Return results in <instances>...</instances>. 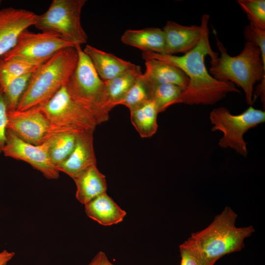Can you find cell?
Returning <instances> with one entry per match:
<instances>
[{"label":"cell","mask_w":265,"mask_h":265,"mask_svg":"<svg viewBox=\"0 0 265 265\" xmlns=\"http://www.w3.org/2000/svg\"><path fill=\"white\" fill-rule=\"evenodd\" d=\"M84 206L86 215L104 226H110L122 222L127 214L106 192Z\"/></svg>","instance_id":"18"},{"label":"cell","mask_w":265,"mask_h":265,"mask_svg":"<svg viewBox=\"0 0 265 265\" xmlns=\"http://www.w3.org/2000/svg\"><path fill=\"white\" fill-rule=\"evenodd\" d=\"M237 2L247 15L250 24L265 30V0H237Z\"/></svg>","instance_id":"27"},{"label":"cell","mask_w":265,"mask_h":265,"mask_svg":"<svg viewBox=\"0 0 265 265\" xmlns=\"http://www.w3.org/2000/svg\"><path fill=\"white\" fill-rule=\"evenodd\" d=\"M39 66L19 58L0 60V88L22 75L34 73Z\"/></svg>","instance_id":"24"},{"label":"cell","mask_w":265,"mask_h":265,"mask_svg":"<svg viewBox=\"0 0 265 265\" xmlns=\"http://www.w3.org/2000/svg\"><path fill=\"white\" fill-rule=\"evenodd\" d=\"M76 184V197L82 204L89 201L106 192L107 184L105 176L93 164L72 178Z\"/></svg>","instance_id":"16"},{"label":"cell","mask_w":265,"mask_h":265,"mask_svg":"<svg viewBox=\"0 0 265 265\" xmlns=\"http://www.w3.org/2000/svg\"><path fill=\"white\" fill-rule=\"evenodd\" d=\"M37 107L53 127L84 131H94L97 125L93 115L71 97L66 85L47 102Z\"/></svg>","instance_id":"8"},{"label":"cell","mask_w":265,"mask_h":265,"mask_svg":"<svg viewBox=\"0 0 265 265\" xmlns=\"http://www.w3.org/2000/svg\"><path fill=\"white\" fill-rule=\"evenodd\" d=\"M216 44L220 52L211 58L209 72L215 79L230 81L243 90L246 101L252 106L254 102V86L265 80V64L260 49L246 41L241 52L237 55H229L213 30Z\"/></svg>","instance_id":"2"},{"label":"cell","mask_w":265,"mask_h":265,"mask_svg":"<svg viewBox=\"0 0 265 265\" xmlns=\"http://www.w3.org/2000/svg\"><path fill=\"white\" fill-rule=\"evenodd\" d=\"M5 157L29 164L49 179H57L59 171L52 161L46 141L39 145L27 143L7 130L5 144L2 150Z\"/></svg>","instance_id":"10"},{"label":"cell","mask_w":265,"mask_h":265,"mask_svg":"<svg viewBox=\"0 0 265 265\" xmlns=\"http://www.w3.org/2000/svg\"><path fill=\"white\" fill-rule=\"evenodd\" d=\"M75 47L63 49L38 67L32 74L16 110H25L40 106L65 85L78 62Z\"/></svg>","instance_id":"3"},{"label":"cell","mask_w":265,"mask_h":265,"mask_svg":"<svg viewBox=\"0 0 265 265\" xmlns=\"http://www.w3.org/2000/svg\"><path fill=\"white\" fill-rule=\"evenodd\" d=\"M142 74L140 66L132 69L118 76L105 81L103 105L106 112L109 111L123 98L137 79Z\"/></svg>","instance_id":"21"},{"label":"cell","mask_w":265,"mask_h":265,"mask_svg":"<svg viewBox=\"0 0 265 265\" xmlns=\"http://www.w3.org/2000/svg\"><path fill=\"white\" fill-rule=\"evenodd\" d=\"M126 45L137 48L143 52L160 54L165 53V40L162 29L149 27L142 29H127L121 37Z\"/></svg>","instance_id":"20"},{"label":"cell","mask_w":265,"mask_h":265,"mask_svg":"<svg viewBox=\"0 0 265 265\" xmlns=\"http://www.w3.org/2000/svg\"><path fill=\"white\" fill-rule=\"evenodd\" d=\"M237 216L226 206L206 228L189 238L211 264L214 265L222 257L240 251L244 247L245 239L255 232L251 225L237 227Z\"/></svg>","instance_id":"4"},{"label":"cell","mask_w":265,"mask_h":265,"mask_svg":"<svg viewBox=\"0 0 265 265\" xmlns=\"http://www.w3.org/2000/svg\"><path fill=\"white\" fill-rule=\"evenodd\" d=\"M81 132L73 129L53 127L45 141L48 144L50 159L56 167L70 156L74 148L78 136Z\"/></svg>","instance_id":"19"},{"label":"cell","mask_w":265,"mask_h":265,"mask_svg":"<svg viewBox=\"0 0 265 265\" xmlns=\"http://www.w3.org/2000/svg\"><path fill=\"white\" fill-rule=\"evenodd\" d=\"M88 265H114L108 259L103 251L99 252Z\"/></svg>","instance_id":"31"},{"label":"cell","mask_w":265,"mask_h":265,"mask_svg":"<svg viewBox=\"0 0 265 265\" xmlns=\"http://www.w3.org/2000/svg\"><path fill=\"white\" fill-rule=\"evenodd\" d=\"M33 73L22 75L14 80L4 89H1L6 100L8 111L17 109L20 100Z\"/></svg>","instance_id":"26"},{"label":"cell","mask_w":265,"mask_h":265,"mask_svg":"<svg viewBox=\"0 0 265 265\" xmlns=\"http://www.w3.org/2000/svg\"><path fill=\"white\" fill-rule=\"evenodd\" d=\"M93 130L80 132L74 148L68 158L57 168L73 178L78 174L93 165L96 164L93 146Z\"/></svg>","instance_id":"14"},{"label":"cell","mask_w":265,"mask_h":265,"mask_svg":"<svg viewBox=\"0 0 265 265\" xmlns=\"http://www.w3.org/2000/svg\"><path fill=\"white\" fill-rule=\"evenodd\" d=\"M210 120L213 125L212 131H219L223 133L218 145L222 148H230L246 157L248 150L244 134L265 122V111L250 106L242 113L234 115L226 107L219 106L211 112Z\"/></svg>","instance_id":"6"},{"label":"cell","mask_w":265,"mask_h":265,"mask_svg":"<svg viewBox=\"0 0 265 265\" xmlns=\"http://www.w3.org/2000/svg\"><path fill=\"white\" fill-rule=\"evenodd\" d=\"M210 16L203 15L200 26L201 38L192 50L181 56L143 52L144 59L154 58L174 65L181 69L187 76L189 82L179 98L178 104L188 105H213L223 99L228 93H240L236 85L230 81L216 80L209 72L205 57H212L218 53L214 52L209 40Z\"/></svg>","instance_id":"1"},{"label":"cell","mask_w":265,"mask_h":265,"mask_svg":"<svg viewBox=\"0 0 265 265\" xmlns=\"http://www.w3.org/2000/svg\"><path fill=\"white\" fill-rule=\"evenodd\" d=\"M14 252L4 250L0 252V265H6L14 256Z\"/></svg>","instance_id":"32"},{"label":"cell","mask_w":265,"mask_h":265,"mask_svg":"<svg viewBox=\"0 0 265 265\" xmlns=\"http://www.w3.org/2000/svg\"></svg>","instance_id":"33"},{"label":"cell","mask_w":265,"mask_h":265,"mask_svg":"<svg viewBox=\"0 0 265 265\" xmlns=\"http://www.w3.org/2000/svg\"><path fill=\"white\" fill-rule=\"evenodd\" d=\"M8 130L23 141L34 145L44 143L53 127L38 107L8 111Z\"/></svg>","instance_id":"11"},{"label":"cell","mask_w":265,"mask_h":265,"mask_svg":"<svg viewBox=\"0 0 265 265\" xmlns=\"http://www.w3.org/2000/svg\"><path fill=\"white\" fill-rule=\"evenodd\" d=\"M243 34L246 41L260 49L263 61L265 64V30L260 29L250 23L245 27Z\"/></svg>","instance_id":"29"},{"label":"cell","mask_w":265,"mask_h":265,"mask_svg":"<svg viewBox=\"0 0 265 265\" xmlns=\"http://www.w3.org/2000/svg\"><path fill=\"white\" fill-rule=\"evenodd\" d=\"M76 48L79 53L78 62L66 88L71 97L88 110L99 125L109 118V113L106 111L103 105L105 81L100 78L90 58L80 46Z\"/></svg>","instance_id":"5"},{"label":"cell","mask_w":265,"mask_h":265,"mask_svg":"<svg viewBox=\"0 0 265 265\" xmlns=\"http://www.w3.org/2000/svg\"><path fill=\"white\" fill-rule=\"evenodd\" d=\"M185 89L173 84L154 85L152 100L155 103L159 113L165 110L170 106L178 104Z\"/></svg>","instance_id":"25"},{"label":"cell","mask_w":265,"mask_h":265,"mask_svg":"<svg viewBox=\"0 0 265 265\" xmlns=\"http://www.w3.org/2000/svg\"><path fill=\"white\" fill-rule=\"evenodd\" d=\"M83 51L90 58L99 76L104 81L110 80L135 66L91 45L86 46Z\"/></svg>","instance_id":"15"},{"label":"cell","mask_w":265,"mask_h":265,"mask_svg":"<svg viewBox=\"0 0 265 265\" xmlns=\"http://www.w3.org/2000/svg\"><path fill=\"white\" fill-rule=\"evenodd\" d=\"M8 110L2 90L0 88V154L5 144L8 130Z\"/></svg>","instance_id":"30"},{"label":"cell","mask_w":265,"mask_h":265,"mask_svg":"<svg viewBox=\"0 0 265 265\" xmlns=\"http://www.w3.org/2000/svg\"><path fill=\"white\" fill-rule=\"evenodd\" d=\"M154 85L140 75L118 105H124L131 111L152 100Z\"/></svg>","instance_id":"23"},{"label":"cell","mask_w":265,"mask_h":265,"mask_svg":"<svg viewBox=\"0 0 265 265\" xmlns=\"http://www.w3.org/2000/svg\"><path fill=\"white\" fill-rule=\"evenodd\" d=\"M144 60L146 70L142 76L153 85L170 83L186 88L188 78L179 68L154 58Z\"/></svg>","instance_id":"17"},{"label":"cell","mask_w":265,"mask_h":265,"mask_svg":"<svg viewBox=\"0 0 265 265\" xmlns=\"http://www.w3.org/2000/svg\"><path fill=\"white\" fill-rule=\"evenodd\" d=\"M38 15L12 7L0 10V59L16 45L21 34L34 26Z\"/></svg>","instance_id":"12"},{"label":"cell","mask_w":265,"mask_h":265,"mask_svg":"<svg viewBox=\"0 0 265 265\" xmlns=\"http://www.w3.org/2000/svg\"><path fill=\"white\" fill-rule=\"evenodd\" d=\"M86 0H53L48 10L38 15L34 26L42 31L53 32L76 47L86 43L80 15Z\"/></svg>","instance_id":"7"},{"label":"cell","mask_w":265,"mask_h":265,"mask_svg":"<svg viewBox=\"0 0 265 265\" xmlns=\"http://www.w3.org/2000/svg\"><path fill=\"white\" fill-rule=\"evenodd\" d=\"M180 265H213L204 256L197 246L188 238L180 246Z\"/></svg>","instance_id":"28"},{"label":"cell","mask_w":265,"mask_h":265,"mask_svg":"<svg viewBox=\"0 0 265 265\" xmlns=\"http://www.w3.org/2000/svg\"><path fill=\"white\" fill-rule=\"evenodd\" d=\"M165 40L164 54L173 55L186 53L198 43L201 35V26H184L168 21L162 29Z\"/></svg>","instance_id":"13"},{"label":"cell","mask_w":265,"mask_h":265,"mask_svg":"<svg viewBox=\"0 0 265 265\" xmlns=\"http://www.w3.org/2000/svg\"><path fill=\"white\" fill-rule=\"evenodd\" d=\"M69 47H77L57 33L50 31L36 33L26 29L21 34L15 47L0 60L19 58L39 66L58 51Z\"/></svg>","instance_id":"9"},{"label":"cell","mask_w":265,"mask_h":265,"mask_svg":"<svg viewBox=\"0 0 265 265\" xmlns=\"http://www.w3.org/2000/svg\"><path fill=\"white\" fill-rule=\"evenodd\" d=\"M130 112L132 123L141 137H151L157 132L159 113L153 100Z\"/></svg>","instance_id":"22"}]
</instances>
